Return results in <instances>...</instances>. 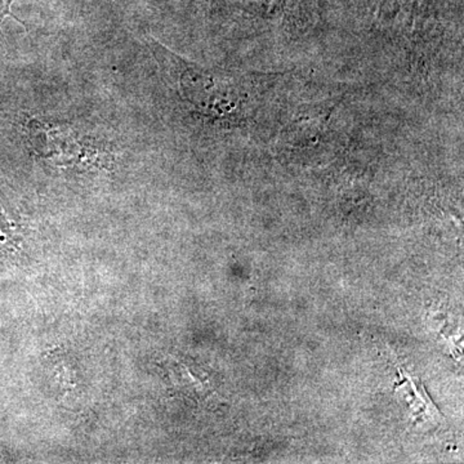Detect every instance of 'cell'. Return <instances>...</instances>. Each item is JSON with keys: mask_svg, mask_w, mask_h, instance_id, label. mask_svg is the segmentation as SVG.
Here are the masks:
<instances>
[]
</instances>
